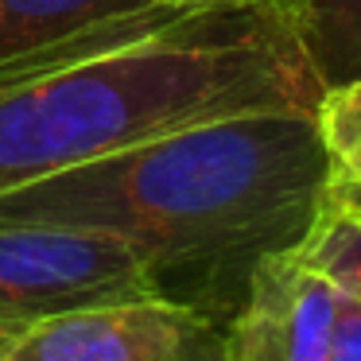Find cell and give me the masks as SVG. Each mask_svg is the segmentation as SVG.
<instances>
[{
	"instance_id": "7c38bea8",
	"label": "cell",
	"mask_w": 361,
	"mask_h": 361,
	"mask_svg": "<svg viewBox=\"0 0 361 361\" xmlns=\"http://www.w3.org/2000/svg\"><path fill=\"white\" fill-rule=\"evenodd\" d=\"M12 345H16V334H4V330H0V361L8 357V350Z\"/></svg>"
},
{
	"instance_id": "5b68a950",
	"label": "cell",
	"mask_w": 361,
	"mask_h": 361,
	"mask_svg": "<svg viewBox=\"0 0 361 361\" xmlns=\"http://www.w3.org/2000/svg\"><path fill=\"white\" fill-rule=\"evenodd\" d=\"M342 291L295 249L260 260L241 314L226 330V361H326Z\"/></svg>"
},
{
	"instance_id": "9c48e42d",
	"label": "cell",
	"mask_w": 361,
	"mask_h": 361,
	"mask_svg": "<svg viewBox=\"0 0 361 361\" xmlns=\"http://www.w3.org/2000/svg\"><path fill=\"white\" fill-rule=\"evenodd\" d=\"M314 125L330 159V187L361 195V78L322 90Z\"/></svg>"
},
{
	"instance_id": "7a4b0ae2",
	"label": "cell",
	"mask_w": 361,
	"mask_h": 361,
	"mask_svg": "<svg viewBox=\"0 0 361 361\" xmlns=\"http://www.w3.org/2000/svg\"><path fill=\"white\" fill-rule=\"evenodd\" d=\"M319 97L268 0L148 4L0 63V190L206 121L314 113Z\"/></svg>"
},
{
	"instance_id": "ba28073f",
	"label": "cell",
	"mask_w": 361,
	"mask_h": 361,
	"mask_svg": "<svg viewBox=\"0 0 361 361\" xmlns=\"http://www.w3.org/2000/svg\"><path fill=\"white\" fill-rule=\"evenodd\" d=\"M295 252L338 291L361 303V195L326 187Z\"/></svg>"
},
{
	"instance_id": "6da1fadb",
	"label": "cell",
	"mask_w": 361,
	"mask_h": 361,
	"mask_svg": "<svg viewBox=\"0 0 361 361\" xmlns=\"http://www.w3.org/2000/svg\"><path fill=\"white\" fill-rule=\"evenodd\" d=\"M326 187L314 113L268 109L0 190V221L117 237L144 260L159 299L229 330L257 264L303 241Z\"/></svg>"
},
{
	"instance_id": "8992f818",
	"label": "cell",
	"mask_w": 361,
	"mask_h": 361,
	"mask_svg": "<svg viewBox=\"0 0 361 361\" xmlns=\"http://www.w3.org/2000/svg\"><path fill=\"white\" fill-rule=\"evenodd\" d=\"M322 90L361 78V0H268Z\"/></svg>"
},
{
	"instance_id": "30bf717a",
	"label": "cell",
	"mask_w": 361,
	"mask_h": 361,
	"mask_svg": "<svg viewBox=\"0 0 361 361\" xmlns=\"http://www.w3.org/2000/svg\"><path fill=\"white\" fill-rule=\"evenodd\" d=\"M326 361H361V303L342 291L330 326V353Z\"/></svg>"
},
{
	"instance_id": "8fae6325",
	"label": "cell",
	"mask_w": 361,
	"mask_h": 361,
	"mask_svg": "<svg viewBox=\"0 0 361 361\" xmlns=\"http://www.w3.org/2000/svg\"><path fill=\"white\" fill-rule=\"evenodd\" d=\"M167 8H226V4H252V0H156Z\"/></svg>"
},
{
	"instance_id": "52a82bcc",
	"label": "cell",
	"mask_w": 361,
	"mask_h": 361,
	"mask_svg": "<svg viewBox=\"0 0 361 361\" xmlns=\"http://www.w3.org/2000/svg\"><path fill=\"white\" fill-rule=\"evenodd\" d=\"M148 4L156 0H0V63Z\"/></svg>"
},
{
	"instance_id": "3957f363",
	"label": "cell",
	"mask_w": 361,
	"mask_h": 361,
	"mask_svg": "<svg viewBox=\"0 0 361 361\" xmlns=\"http://www.w3.org/2000/svg\"><path fill=\"white\" fill-rule=\"evenodd\" d=\"M159 299L144 260L105 233L0 221V330L27 334L90 307Z\"/></svg>"
},
{
	"instance_id": "277c9868",
	"label": "cell",
	"mask_w": 361,
	"mask_h": 361,
	"mask_svg": "<svg viewBox=\"0 0 361 361\" xmlns=\"http://www.w3.org/2000/svg\"><path fill=\"white\" fill-rule=\"evenodd\" d=\"M4 361H226V330L190 307L136 299L43 322Z\"/></svg>"
}]
</instances>
